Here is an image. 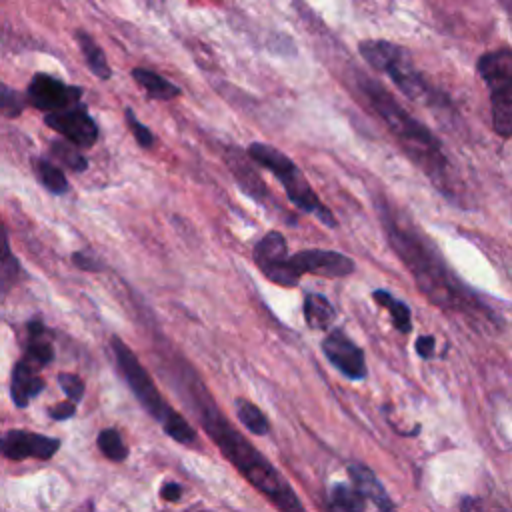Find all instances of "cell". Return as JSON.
<instances>
[{
	"label": "cell",
	"mask_w": 512,
	"mask_h": 512,
	"mask_svg": "<svg viewBox=\"0 0 512 512\" xmlns=\"http://www.w3.org/2000/svg\"><path fill=\"white\" fill-rule=\"evenodd\" d=\"M206 432L222 448L226 458L260 490L264 492L280 512H304L300 500L290 490L288 482L272 468V464L250 446L234 428L228 426L218 410H202Z\"/></svg>",
	"instance_id": "6da1fadb"
},
{
	"label": "cell",
	"mask_w": 512,
	"mask_h": 512,
	"mask_svg": "<svg viewBox=\"0 0 512 512\" xmlns=\"http://www.w3.org/2000/svg\"><path fill=\"white\" fill-rule=\"evenodd\" d=\"M362 90L372 102V106L378 110L382 120L388 124L390 132L404 146V150L416 162H420V166H424L430 172V176L440 174L444 170V156L440 154L438 140L418 120H414L406 110H402L394 102V98L378 84L362 82Z\"/></svg>",
	"instance_id": "7a4b0ae2"
},
{
	"label": "cell",
	"mask_w": 512,
	"mask_h": 512,
	"mask_svg": "<svg viewBox=\"0 0 512 512\" xmlns=\"http://www.w3.org/2000/svg\"><path fill=\"white\" fill-rule=\"evenodd\" d=\"M112 348L116 354V362L118 368L122 370L128 386L132 388L134 396L138 398V402L146 408L148 414H152L156 420L162 422V428L168 436H172L176 442H192L196 438L194 428L176 412L172 410L160 396L158 388L154 386L152 378L148 376V372L142 368V364L138 362V358L134 356V352L120 340V338H112Z\"/></svg>",
	"instance_id": "3957f363"
},
{
	"label": "cell",
	"mask_w": 512,
	"mask_h": 512,
	"mask_svg": "<svg viewBox=\"0 0 512 512\" xmlns=\"http://www.w3.org/2000/svg\"><path fill=\"white\" fill-rule=\"evenodd\" d=\"M248 156L264 166L266 170H270L284 186L288 198L304 212L314 214L320 222H324L326 226H336V220L332 216V212L318 200V196L314 194V190L310 188L308 180L304 178V174L300 172V168L280 150H276L270 144L264 142H254L248 146Z\"/></svg>",
	"instance_id": "277c9868"
},
{
	"label": "cell",
	"mask_w": 512,
	"mask_h": 512,
	"mask_svg": "<svg viewBox=\"0 0 512 512\" xmlns=\"http://www.w3.org/2000/svg\"><path fill=\"white\" fill-rule=\"evenodd\" d=\"M478 74L490 90L494 132L512 136V50H494L478 60Z\"/></svg>",
	"instance_id": "5b68a950"
},
{
	"label": "cell",
	"mask_w": 512,
	"mask_h": 512,
	"mask_svg": "<svg viewBox=\"0 0 512 512\" xmlns=\"http://www.w3.org/2000/svg\"><path fill=\"white\" fill-rule=\"evenodd\" d=\"M362 58L378 72L388 74L394 84L412 100H428L430 88L414 70L408 54L386 40H364L360 42Z\"/></svg>",
	"instance_id": "8992f818"
},
{
	"label": "cell",
	"mask_w": 512,
	"mask_h": 512,
	"mask_svg": "<svg viewBox=\"0 0 512 512\" xmlns=\"http://www.w3.org/2000/svg\"><path fill=\"white\" fill-rule=\"evenodd\" d=\"M82 88L80 86H70L64 84L62 80L54 78L52 74L38 72L32 76L26 88V98L28 102L40 110V112H56L66 106H72L80 102Z\"/></svg>",
	"instance_id": "52a82bcc"
},
{
	"label": "cell",
	"mask_w": 512,
	"mask_h": 512,
	"mask_svg": "<svg viewBox=\"0 0 512 512\" xmlns=\"http://www.w3.org/2000/svg\"><path fill=\"white\" fill-rule=\"evenodd\" d=\"M44 122L80 148H88L98 140V124L88 114V108L82 104V100L62 110L48 112Z\"/></svg>",
	"instance_id": "ba28073f"
},
{
	"label": "cell",
	"mask_w": 512,
	"mask_h": 512,
	"mask_svg": "<svg viewBox=\"0 0 512 512\" xmlns=\"http://www.w3.org/2000/svg\"><path fill=\"white\" fill-rule=\"evenodd\" d=\"M288 264L296 276L310 272L328 278H342L354 270V262L348 256L332 250H302L288 256Z\"/></svg>",
	"instance_id": "9c48e42d"
},
{
	"label": "cell",
	"mask_w": 512,
	"mask_h": 512,
	"mask_svg": "<svg viewBox=\"0 0 512 512\" xmlns=\"http://www.w3.org/2000/svg\"><path fill=\"white\" fill-rule=\"evenodd\" d=\"M60 448L58 438L26 432V430H8L0 438V452L10 460L38 458L48 460Z\"/></svg>",
	"instance_id": "30bf717a"
},
{
	"label": "cell",
	"mask_w": 512,
	"mask_h": 512,
	"mask_svg": "<svg viewBox=\"0 0 512 512\" xmlns=\"http://www.w3.org/2000/svg\"><path fill=\"white\" fill-rule=\"evenodd\" d=\"M322 350L326 358L348 378L360 380L366 376V362H364V352L342 332V330H332L324 342Z\"/></svg>",
	"instance_id": "8fae6325"
},
{
	"label": "cell",
	"mask_w": 512,
	"mask_h": 512,
	"mask_svg": "<svg viewBox=\"0 0 512 512\" xmlns=\"http://www.w3.org/2000/svg\"><path fill=\"white\" fill-rule=\"evenodd\" d=\"M254 260L258 264V268L272 278L288 260V252H286V240L280 232L272 230L268 232L254 248Z\"/></svg>",
	"instance_id": "7c38bea8"
},
{
	"label": "cell",
	"mask_w": 512,
	"mask_h": 512,
	"mask_svg": "<svg viewBox=\"0 0 512 512\" xmlns=\"http://www.w3.org/2000/svg\"><path fill=\"white\" fill-rule=\"evenodd\" d=\"M350 478L354 486L366 496V500H372L376 506V512H396L394 502L390 500L388 492L380 484V480L374 476V472L362 464H350L348 466Z\"/></svg>",
	"instance_id": "4fadbf2b"
},
{
	"label": "cell",
	"mask_w": 512,
	"mask_h": 512,
	"mask_svg": "<svg viewBox=\"0 0 512 512\" xmlns=\"http://www.w3.org/2000/svg\"><path fill=\"white\" fill-rule=\"evenodd\" d=\"M42 388H44V380L40 376H36L32 362L22 360L14 366L10 392H12V400L16 406L24 408Z\"/></svg>",
	"instance_id": "5bb4252c"
},
{
	"label": "cell",
	"mask_w": 512,
	"mask_h": 512,
	"mask_svg": "<svg viewBox=\"0 0 512 512\" xmlns=\"http://www.w3.org/2000/svg\"><path fill=\"white\" fill-rule=\"evenodd\" d=\"M228 166L234 172L238 184L244 188L246 194H250L256 200H262L266 196V186L258 178L256 170L246 162L244 152H240L238 148H230V152H228Z\"/></svg>",
	"instance_id": "9a60e30c"
},
{
	"label": "cell",
	"mask_w": 512,
	"mask_h": 512,
	"mask_svg": "<svg viewBox=\"0 0 512 512\" xmlns=\"http://www.w3.org/2000/svg\"><path fill=\"white\" fill-rule=\"evenodd\" d=\"M74 38H76V42L80 46V52H82L84 62L90 68V72L96 78H100V80H108L112 76V70H110L108 60H106V54L96 44V40L88 32H84V30H76Z\"/></svg>",
	"instance_id": "2e32d148"
},
{
	"label": "cell",
	"mask_w": 512,
	"mask_h": 512,
	"mask_svg": "<svg viewBox=\"0 0 512 512\" xmlns=\"http://www.w3.org/2000/svg\"><path fill=\"white\" fill-rule=\"evenodd\" d=\"M130 74H132L134 82H136L138 86H142L150 98H156V100H172V98L180 96V88H178L176 84H172L170 80L162 78L160 74H156V72H152V70L134 68Z\"/></svg>",
	"instance_id": "e0dca14e"
},
{
	"label": "cell",
	"mask_w": 512,
	"mask_h": 512,
	"mask_svg": "<svg viewBox=\"0 0 512 512\" xmlns=\"http://www.w3.org/2000/svg\"><path fill=\"white\" fill-rule=\"evenodd\" d=\"M366 496L352 484H334L328 494L330 512H364Z\"/></svg>",
	"instance_id": "ac0fdd59"
},
{
	"label": "cell",
	"mask_w": 512,
	"mask_h": 512,
	"mask_svg": "<svg viewBox=\"0 0 512 512\" xmlns=\"http://www.w3.org/2000/svg\"><path fill=\"white\" fill-rule=\"evenodd\" d=\"M304 318H306V324L314 330H326L334 318H336V312L332 308V304L320 296V294H308L304 298Z\"/></svg>",
	"instance_id": "d6986e66"
},
{
	"label": "cell",
	"mask_w": 512,
	"mask_h": 512,
	"mask_svg": "<svg viewBox=\"0 0 512 512\" xmlns=\"http://www.w3.org/2000/svg\"><path fill=\"white\" fill-rule=\"evenodd\" d=\"M46 328L42 322H30L28 324V346H26V360L34 366H44L52 360L54 350L48 340H44Z\"/></svg>",
	"instance_id": "ffe728a7"
},
{
	"label": "cell",
	"mask_w": 512,
	"mask_h": 512,
	"mask_svg": "<svg viewBox=\"0 0 512 512\" xmlns=\"http://www.w3.org/2000/svg\"><path fill=\"white\" fill-rule=\"evenodd\" d=\"M18 272H20L18 260L10 252L8 234L0 222V296H4L16 284Z\"/></svg>",
	"instance_id": "44dd1931"
},
{
	"label": "cell",
	"mask_w": 512,
	"mask_h": 512,
	"mask_svg": "<svg viewBox=\"0 0 512 512\" xmlns=\"http://www.w3.org/2000/svg\"><path fill=\"white\" fill-rule=\"evenodd\" d=\"M32 168L36 172V178L42 182V186L46 190H50L52 194L68 192V180H66L64 172L56 164H52L46 158H34L32 160Z\"/></svg>",
	"instance_id": "7402d4cb"
},
{
	"label": "cell",
	"mask_w": 512,
	"mask_h": 512,
	"mask_svg": "<svg viewBox=\"0 0 512 512\" xmlns=\"http://www.w3.org/2000/svg\"><path fill=\"white\" fill-rule=\"evenodd\" d=\"M50 152L56 160H60L66 168L74 170V172H84L88 168V160L84 158V154L80 152V146H76L70 140H54L50 144Z\"/></svg>",
	"instance_id": "603a6c76"
},
{
	"label": "cell",
	"mask_w": 512,
	"mask_h": 512,
	"mask_svg": "<svg viewBox=\"0 0 512 512\" xmlns=\"http://www.w3.org/2000/svg\"><path fill=\"white\" fill-rule=\"evenodd\" d=\"M374 300L390 312L392 322H394V326H396L398 330L410 332V328H412L410 310H408V306H406L402 300L394 298V296H392L390 292H386V290H376V292H374Z\"/></svg>",
	"instance_id": "cb8c5ba5"
},
{
	"label": "cell",
	"mask_w": 512,
	"mask_h": 512,
	"mask_svg": "<svg viewBox=\"0 0 512 512\" xmlns=\"http://www.w3.org/2000/svg\"><path fill=\"white\" fill-rule=\"evenodd\" d=\"M238 420L256 436H264L268 432V420L260 412V408L248 400H236Z\"/></svg>",
	"instance_id": "d4e9b609"
},
{
	"label": "cell",
	"mask_w": 512,
	"mask_h": 512,
	"mask_svg": "<svg viewBox=\"0 0 512 512\" xmlns=\"http://www.w3.org/2000/svg\"><path fill=\"white\" fill-rule=\"evenodd\" d=\"M26 94L0 82V114L6 118H18L26 108Z\"/></svg>",
	"instance_id": "484cf974"
},
{
	"label": "cell",
	"mask_w": 512,
	"mask_h": 512,
	"mask_svg": "<svg viewBox=\"0 0 512 512\" xmlns=\"http://www.w3.org/2000/svg\"><path fill=\"white\" fill-rule=\"evenodd\" d=\"M98 448L106 458H110L114 462H122L128 454L126 444L122 442L120 434L114 428H106L98 434Z\"/></svg>",
	"instance_id": "4316f807"
},
{
	"label": "cell",
	"mask_w": 512,
	"mask_h": 512,
	"mask_svg": "<svg viewBox=\"0 0 512 512\" xmlns=\"http://www.w3.org/2000/svg\"><path fill=\"white\" fill-rule=\"evenodd\" d=\"M124 118H126V124H128V128H130L132 136L136 138V142H138L142 148H152L154 142H156V136H154V132H152L150 128H146V126L136 118V114H134L132 108H126Z\"/></svg>",
	"instance_id": "83f0119b"
},
{
	"label": "cell",
	"mask_w": 512,
	"mask_h": 512,
	"mask_svg": "<svg viewBox=\"0 0 512 512\" xmlns=\"http://www.w3.org/2000/svg\"><path fill=\"white\" fill-rule=\"evenodd\" d=\"M58 384L60 388L64 390V394L72 400V402H78L82 396H84V382L80 376L76 374H68V372H62L58 376Z\"/></svg>",
	"instance_id": "f1b7e54d"
},
{
	"label": "cell",
	"mask_w": 512,
	"mask_h": 512,
	"mask_svg": "<svg viewBox=\"0 0 512 512\" xmlns=\"http://www.w3.org/2000/svg\"><path fill=\"white\" fill-rule=\"evenodd\" d=\"M74 412H76V406H74L72 400L60 402V404H56V406L50 408V416H52L54 420H66V418L74 416Z\"/></svg>",
	"instance_id": "f546056e"
},
{
	"label": "cell",
	"mask_w": 512,
	"mask_h": 512,
	"mask_svg": "<svg viewBox=\"0 0 512 512\" xmlns=\"http://www.w3.org/2000/svg\"><path fill=\"white\" fill-rule=\"evenodd\" d=\"M72 260H74V264H76L78 268H82V270H102L100 262L94 260V258H90L88 252H74V254H72Z\"/></svg>",
	"instance_id": "4dcf8cb0"
},
{
	"label": "cell",
	"mask_w": 512,
	"mask_h": 512,
	"mask_svg": "<svg viewBox=\"0 0 512 512\" xmlns=\"http://www.w3.org/2000/svg\"><path fill=\"white\" fill-rule=\"evenodd\" d=\"M416 352L422 356V358H430L432 352H434V338L432 336H420L416 340Z\"/></svg>",
	"instance_id": "1f68e13d"
},
{
	"label": "cell",
	"mask_w": 512,
	"mask_h": 512,
	"mask_svg": "<svg viewBox=\"0 0 512 512\" xmlns=\"http://www.w3.org/2000/svg\"><path fill=\"white\" fill-rule=\"evenodd\" d=\"M160 496H162L164 500H168V502H176V500L182 496V486L176 484V482H168V484L162 486Z\"/></svg>",
	"instance_id": "d6a6232c"
},
{
	"label": "cell",
	"mask_w": 512,
	"mask_h": 512,
	"mask_svg": "<svg viewBox=\"0 0 512 512\" xmlns=\"http://www.w3.org/2000/svg\"><path fill=\"white\" fill-rule=\"evenodd\" d=\"M460 510H462V512H486V508H484V502H482L480 498H472V496H466V498H462Z\"/></svg>",
	"instance_id": "836d02e7"
},
{
	"label": "cell",
	"mask_w": 512,
	"mask_h": 512,
	"mask_svg": "<svg viewBox=\"0 0 512 512\" xmlns=\"http://www.w3.org/2000/svg\"><path fill=\"white\" fill-rule=\"evenodd\" d=\"M78 512H92V506H90V502H86Z\"/></svg>",
	"instance_id": "e575fe53"
}]
</instances>
